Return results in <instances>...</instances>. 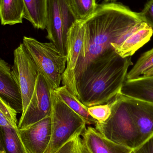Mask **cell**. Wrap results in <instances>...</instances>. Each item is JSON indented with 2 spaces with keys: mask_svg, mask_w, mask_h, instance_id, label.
Wrapping results in <instances>:
<instances>
[{
  "mask_svg": "<svg viewBox=\"0 0 153 153\" xmlns=\"http://www.w3.org/2000/svg\"><path fill=\"white\" fill-rule=\"evenodd\" d=\"M120 93L128 97L153 103V76H143L126 80Z\"/></svg>",
  "mask_w": 153,
  "mask_h": 153,
  "instance_id": "9a60e30c",
  "label": "cell"
},
{
  "mask_svg": "<svg viewBox=\"0 0 153 153\" xmlns=\"http://www.w3.org/2000/svg\"><path fill=\"white\" fill-rule=\"evenodd\" d=\"M25 5L24 19L29 21L35 28H46L47 0H23Z\"/></svg>",
  "mask_w": 153,
  "mask_h": 153,
  "instance_id": "e0dca14e",
  "label": "cell"
},
{
  "mask_svg": "<svg viewBox=\"0 0 153 153\" xmlns=\"http://www.w3.org/2000/svg\"><path fill=\"white\" fill-rule=\"evenodd\" d=\"M22 44L50 88L54 90L60 87L67 56L51 42L42 43L33 38L24 36Z\"/></svg>",
  "mask_w": 153,
  "mask_h": 153,
  "instance_id": "277c9868",
  "label": "cell"
},
{
  "mask_svg": "<svg viewBox=\"0 0 153 153\" xmlns=\"http://www.w3.org/2000/svg\"><path fill=\"white\" fill-rule=\"evenodd\" d=\"M0 153H1L0 152Z\"/></svg>",
  "mask_w": 153,
  "mask_h": 153,
  "instance_id": "f1b7e54d",
  "label": "cell"
},
{
  "mask_svg": "<svg viewBox=\"0 0 153 153\" xmlns=\"http://www.w3.org/2000/svg\"><path fill=\"white\" fill-rule=\"evenodd\" d=\"M0 152L1 153H6L4 148L3 146L1 140V137H0Z\"/></svg>",
  "mask_w": 153,
  "mask_h": 153,
  "instance_id": "484cf974",
  "label": "cell"
},
{
  "mask_svg": "<svg viewBox=\"0 0 153 153\" xmlns=\"http://www.w3.org/2000/svg\"><path fill=\"white\" fill-rule=\"evenodd\" d=\"M83 21H76L67 35V66L62 76V83L78 99L75 71L82 47L85 36Z\"/></svg>",
  "mask_w": 153,
  "mask_h": 153,
  "instance_id": "9c48e42d",
  "label": "cell"
},
{
  "mask_svg": "<svg viewBox=\"0 0 153 153\" xmlns=\"http://www.w3.org/2000/svg\"><path fill=\"white\" fill-rule=\"evenodd\" d=\"M52 99V135L45 153H54L70 140L77 132H84L86 124L53 89Z\"/></svg>",
  "mask_w": 153,
  "mask_h": 153,
  "instance_id": "5b68a950",
  "label": "cell"
},
{
  "mask_svg": "<svg viewBox=\"0 0 153 153\" xmlns=\"http://www.w3.org/2000/svg\"><path fill=\"white\" fill-rule=\"evenodd\" d=\"M139 14L143 22L146 23L153 31V0H149L146 3Z\"/></svg>",
  "mask_w": 153,
  "mask_h": 153,
  "instance_id": "cb8c5ba5",
  "label": "cell"
},
{
  "mask_svg": "<svg viewBox=\"0 0 153 153\" xmlns=\"http://www.w3.org/2000/svg\"><path fill=\"white\" fill-rule=\"evenodd\" d=\"M153 34L152 29L143 22L137 24L127 33L122 43L119 45L112 43L111 45L122 58L132 56L151 40Z\"/></svg>",
  "mask_w": 153,
  "mask_h": 153,
  "instance_id": "7c38bea8",
  "label": "cell"
},
{
  "mask_svg": "<svg viewBox=\"0 0 153 153\" xmlns=\"http://www.w3.org/2000/svg\"><path fill=\"white\" fill-rule=\"evenodd\" d=\"M81 136L89 153L133 152L132 149L108 139L92 127H88Z\"/></svg>",
  "mask_w": 153,
  "mask_h": 153,
  "instance_id": "5bb4252c",
  "label": "cell"
},
{
  "mask_svg": "<svg viewBox=\"0 0 153 153\" xmlns=\"http://www.w3.org/2000/svg\"><path fill=\"white\" fill-rule=\"evenodd\" d=\"M78 18L70 0H47V38L67 56V35Z\"/></svg>",
  "mask_w": 153,
  "mask_h": 153,
  "instance_id": "8992f818",
  "label": "cell"
},
{
  "mask_svg": "<svg viewBox=\"0 0 153 153\" xmlns=\"http://www.w3.org/2000/svg\"><path fill=\"white\" fill-rule=\"evenodd\" d=\"M78 19L84 21L91 16L98 7L96 0H70Z\"/></svg>",
  "mask_w": 153,
  "mask_h": 153,
  "instance_id": "44dd1931",
  "label": "cell"
},
{
  "mask_svg": "<svg viewBox=\"0 0 153 153\" xmlns=\"http://www.w3.org/2000/svg\"><path fill=\"white\" fill-rule=\"evenodd\" d=\"M106 1H116V0H105Z\"/></svg>",
  "mask_w": 153,
  "mask_h": 153,
  "instance_id": "83f0119b",
  "label": "cell"
},
{
  "mask_svg": "<svg viewBox=\"0 0 153 153\" xmlns=\"http://www.w3.org/2000/svg\"><path fill=\"white\" fill-rule=\"evenodd\" d=\"M143 22L139 13L121 4H98L94 13L83 21L85 36L75 71L76 83L88 64L106 50L119 45L135 26Z\"/></svg>",
  "mask_w": 153,
  "mask_h": 153,
  "instance_id": "6da1fadb",
  "label": "cell"
},
{
  "mask_svg": "<svg viewBox=\"0 0 153 153\" xmlns=\"http://www.w3.org/2000/svg\"><path fill=\"white\" fill-rule=\"evenodd\" d=\"M108 103L111 110L109 117L95 124V129L112 142L133 150L137 148V130L124 94L120 92Z\"/></svg>",
  "mask_w": 153,
  "mask_h": 153,
  "instance_id": "3957f363",
  "label": "cell"
},
{
  "mask_svg": "<svg viewBox=\"0 0 153 153\" xmlns=\"http://www.w3.org/2000/svg\"><path fill=\"white\" fill-rule=\"evenodd\" d=\"M0 97L17 113H22V102L19 88L9 65L0 58Z\"/></svg>",
  "mask_w": 153,
  "mask_h": 153,
  "instance_id": "4fadbf2b",
  "label": "cell"
},
{
  "mask_svg": "<svg viewBox=\"0 0 153 153\" xmlns=\"http://www.w3.org/2000/svg\"><path fill=\"white\" fill-rule=\"evenodd\" d=\"M131 56L122 58L113 48L106 50L86 66L76 83L78 100L87 107L108 103L120 92Z\"/></svg>",
  "mask_w": 153,
  "mask_h": 153,
  "instance_id": "7a4b0ae2",
  "label": "cell"
},
{
  "mask_svg": "<svg viewBox=\"0 0 153 153\" xmlns=\"http://www.w3.org/2000/svg\"><path fill=\"white\" fill-rule=\"evenodd\" d=\"M0 137L6 153H27L20 137L19 128L0 127Z\"/></svg>",
  "mask_w": 153,
  "mask_h": 153,
  "instance_id": "d6986e66",
  "label": "cell"
},
{
  "mask_svg": "<svg viewBox=\"0 0 153 153\" xmlns=\"http://www.w3.org/2000/svg\"><path fill=\"white\" fill-rule=\"evenodd\" d=\"M54 91L73 111L83 119L86 125H95L99 122L89 114L88 107L80 102L66 86L65 85L60 86L56 88Z\"/></svg>",
  "mask_w": 153,
  "mask_h": 153,
  "instance_id": "ac0fdd59",
  "label": "cell"
},
{
  "mask_svg": "<svg viewBox=\"0 0 153 153\" xmlns=\"http://www.w3.org/2000/svg\"><path fill=\"white\" fill-rule=\"evenodd\" d=\"M23 0H0V20L3 26L22 23L25 14Z\"/></svg>",
  "mask_w": 153,
  "mask_h": 153,
  "instance_id": "2e32d148",
  "label": "cell"
},
{
  "mask_svg": "<svg viewBox=\"0 0 153 153\" xmlns=\"http://www.w3.org/2000/svg\"><path fill=\"white\" fill-rule=\"evenodd\" d=\"M132 153H153V136L133 150Z\"/></svg>",
  "mask_w": 153,
  "mask_h": 153,
  "instance_id": "d4e9b609",
  "label": "cell"
},
{
  "mask_svg": "<svg viewBox=\"0 0 153 153\" xmlns=\"http://www.w3.org/2000/svg\"><path fill=\"white\" fill-rule=\"evenodd\" d=\"M13 54L12 71L21 94L22 114L30 102L39 72L22 43L15 49Z\"/></svg>",
  "mask_w": 153,
  "mask_h": 153,
  "instance_id": "52a82bcc",
  "label": "cell"
},
{
  "mask_svg": "<svg viewBox=\"0 0 153 153\" xmlns=\"http://www.w3.org/2000/svg\"><path fill=\"white\" fill-rule=\"evenodd\" d=\"M153 76V68L151 70V71H149L147 72L143 76Z\"/></svg>",
  "mask_w": 153,
  "mask_h": 153,
  "instance_id": "4316f807",
  "label": "cell"
},
{
  "mask_svg": "<svg viewBox=\"0 0 153 153\" xmlns=\"http://www.w3.org/2000/svg\"><path fill=\"white\" fill-rule=\"evenodd\" d=\"M84 132L76 133L70 140L54 153H89L81 136Z\"/></svg>",
  "mask_w": 153,
  "mask_h": 153,
  "instance_id": "7402d4cb",
  "label": "cell"
},
{
  "mask_svg": "<svg viewBox=\"0 0 153 153\" xmlns=\"http://www.w3.org/2000/svg\"><path fill=\"white\" fill-rule=\"evenodd\" d=\"M51 89L39 73L32 98L18 123L19 129H24L48 117L52 113Z\"/></svg>",
  "mask_w": 153,
  "mask_h": 153,
  "instance_id": "ba28073f",
  "label": "cell"
},
{
  "mask_svg": "<svg viewBox=\"0 0 153 153\" xmlns=\"http://www.w3.org/2000/svg\"><path fill=\"white\" fill-rule=\"evenodd\" d=\"M153 68V48L144 53L127 73L126 80H132L143 76Z\"/></svg>",
  "mask_w": 153,
  "mask_h": 153,
  "instance_id": "ffe728a7",
  "label": "cell"
},
{
  "mask_svg": "<svg viewBox=\"0 0 153 153\" xmlns=\"http://www.w3.org/2000/svg\"><path fill=\"white\" fill-rule=\"evenodd\" d=\"M20 137L27 153H45L52 135L51 116L30 126L19 129Z\"/></svg>",
  "mask_w": 153,
  "mask_h": 153,
  "instance_id": "30bf717a",
  "label": "cell"
},
{
  "mask_svg": "<svg viewBox=\"0 0 153 153\" xmlns=\"http://www.w3.org/2000/svg\"><path fill=\"white\" fill-rule=\"evenodd\" d=\"M88 111L89 114L99 123L106 121L111 113L110 106L108 103L88 107Z\"/></svg>",
  "mask_w": 153,
  "mask_h": 153,
  "instance_id": "603a6c76",
  "label": "cell"
},
{
  "mask_svg": "<svg viewBox=\"0 0 153 153\" xmlns=\"http://www.w3.org/2000/svg\"><path fill=\"white\" fill-rule=\"evenodd\" d=\"M138 135V147L153 136V103L124 95Z\"/></svg>",
  "mask_w": 153,
  "mask_h": 153,
  "instance_id": "8fae6325",
  "label": "cell"
}]
</instances>
